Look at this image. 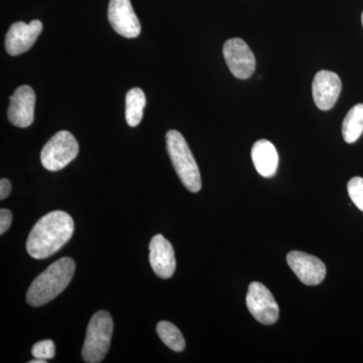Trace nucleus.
I'll use <instances>...</instances> for the list:
<instances>
[{
    "label": "nucleus",
    "instance_id": "obj_10",
    "mask_svg": "<svg viewBox=\"0 0 363 363\" xmlns=\"http://www.w3.org/2000/svg\"><path fill=\"white\" fill-rule=\"evenodd\" d=\"M35 91L30 86H21L11 96V104L7 111L9 121L18 128H28L35 119Z\"/></svg>",
    "mask_w": 363,
    "mask_h": 363
},
{
    "label": "nucleus",
    "instance_id": "obj_23",
    "mask_svg": "<svg viewBox=\"0 0 363 363\" xmlns=\"http://www.w3.org/2000/svg\"><path fill=\"white\" fill-rule=\"evenodd\" d=\"M362 26H363V13H362Z\"/></svg>",
    "mask_w": 363,
    "mask_h": 363
},
{
    "label": "nucleus",
    "instance_id": "obj_21",
    "mask_svg": "<svg viewBox=\"0 0 363 363\" xmlns=\"http://www.w3.org/2000/svg\"><path fill=\"white\" fill-rule=\"evenodd\" d=\"M11 192V184L7 179L0 181V200L6 199Z\"/></svg>",
    "mask_w": 363,
    "mask_h": 363
},
{
    "label": "nucleus",
    "instance_id": "obj_18",
    "mask_svg": "<svg viewBox=\"0 0 363 363\" xmlns=\"http://www.w3.org/2000/svg\"><path fill=\"white\" fill-rule=\"evenodd\" d=\"M348 195H350L351 201L363 212V178L362 177H354L348 182L347 185Z\"/></svg>",
    "mask_w": 363,
    "mask_h": 363
},
{
    "label": "nucleus",
    "instance_id": "obj_6",
    "mask_svg": "<svg viewBox=\"0 0 363 363\" xmlns=\"http://www.w3.org/2000/svg\"><path fill=\"white\" fill-rule=\"evenodd\" d=\"M247 306L259 323L272 325L278 321L279 309L278 303L269 289L259 281H253L248 288Z\"/></svg>",
    "mask_w": 363,
    "mask_h": 363
},
{
    "label": "nucleus",
    "instance_id": "obj_16",
    "mask_svg": "<svg viewBox=\"0 0 363 363\" xmlns=\"http://www.w3.org/2000/svg\"><path fill=\"white\" fill-rule=\"evenodd\" d=\"M363 133V104H357L350 109L342 123V135L347 143L357 142Z\"/></svg>",
    "mask_w": 363,
    "mask_h": 363
},
{
    "label": "nucleus",
    "instance_id": "obj_20",
    "mask_svg": "<svg viewBox=\"0 0 363 363\" xmlns=\"http://www.w3.org/2000/svg\"><path fill=\"white\" fill-rule=\"evenodd\" d=\"M13 222V214L9 209L0 210V234L6 233Z\"/></svg>",
    "mask_w": 363,
    "mask_h": 363
},
{
    "label": "nucleus",
    "instance_id": "obj_22",
    "mask_svg": "<svg viewBox=\"0 0 363 363\" xmlns=\"http://www.w3.org/2000/svg\"><path fill=\"white\" fill-rule=\"evenodd\" d=\"M47 360L45 359H39V358H35V360H30V363H45Z\"/></svg>",
    "mask_w": 363,
    "mask_h": 363
},
{
    "label": "nucleus",
    "instance_id": "obj_14",
    "mask_svg": "<svg viewBox=\"0 0 363 363\" xmlns=\"http://www.w3.org/2000/svg\"><path fill=\"white\" fill-rule=\"evenodd\" d=\"M252 159L257 173L264 178L276 175L279 167V155L276 147L267 140H259L253 145Z\"/></svg>",
    "mask_w": 363,
    "mask_h": 363
},
{
    "label": "nucleus",
    "instance_id": "obj_8",
    "mask_svg": "<svg viewBox=\"0 0 363 363\" xmlns=\"http://www.w3.org/2000/svg\"><path fill=\"white\" fill-rule=\"evenodd\" d=\"M289 267L296 276L307 286H317L324 281L326 267L322 260L308 253L294 250L286 255Z\"/></svg>",
    "mask_w": 363,
    "mask_h": 363
},
{
    "label": "nucleus",
    "instance_id": "obj_5",
    "mask_svg": "<svg viewBox=\"0 0 363 363\" xmlns=\"http://www.w3.org/2000/svg\"><path fill=\"white\" fill-rule=\"evenodd\" d=\"M79 154V145L75 136L67 130L58 131L45 143L40 152L43 167L50 172L65 168Z\"/></svg>",
    "mask_w": 363,
    "mask_h": 363
},
{
    "label": "nucleus",
    "instance_id": "obj_12",
    "mask_svg": "<svg viewBox=\"0 0 363 363\" xmlns=\"http://www.w3.org/2000/svg\"><path fill=\"white\" fill-rule=\"evenodd\" d=\"M342 83L337 74L322 70L318 72L313 81L312 91L315 104L320 111H330L337 102Z\"/></svg>",
    "mask_w": 363,
    "mask_h": 363
},
{
    "label": "nucleus",
    "instance_id": "obj_4",
    "mask_svg": "<svg viewBox=\"0 0 363 363\" xmlns=\"http://www.w3.org/2000/svg\"><path fill=\"white\" fill-rule=\"evenodd\" d=\"M113 321L109 313L98 311L88 324L82 357L85 362L99 363L104 359L111 347Z\"/></svg>",
    "mask_w": 363,
    "mask_h": 363
},
{
    "label": "nucleus",
    "instance_id": "obj_3",
    "mask_svg": "<svg viewBox=\"0 0 363 363\" xmlns=\"http://www.w3.org/2000/svg\"><path fill=\"white\" fill-rule=\"evenodd\" d=\"M167 150L177 174L183 185L192 193L201 190L199 168L184 136L178 130H169L166 135Z\"/></svg>",
    "mask_w": 363,
    "mask_h": 363
},
{
    "label": "nucleus",
    "instance_id": "obj_1",
    "mask_svg": "<svg viewBox=\"0 0 363 363\" xmlns=\"http://www.w3.org/2000/svg\"><path fill=\"white\" fill-rule=\"evenodd\" d=\"M74 233L73 218L64 211L50 212L33 227L26 250L35 259H44L58 252Z\"/></svg>",
    "mask_w": 363,
    "mask_h": 363
},
{
    "label": "nucleus",
    "instance_id": "obj_9",
    "mask_svg": "<svg viewBox=\"0 0 363 363\" xmlns=\"http://www.w3.org/2000/svg\"><path fill=\"white\" fill-rule=\"evenodd\" d=\"M108 21L118 35L128 39L138 38L142 32V26L133 11L130 0H111Z\"/></svg>",
    "mask_w": 363,
    "mask_h": 363
},
{
    "label": "nucleus",
    "instance_id": "obj_15",
    "mask_svg": "<svg viewBox=\"0 0 363 363\" xmlns=\"http://www.w3.org/2000/svg\"><path fill=\"white\" fill-rule=\"evenodd\" d=\"M145 104L147 99L140 88H133L128 91L125 98V118L126 123L131 128H135L143 121Z\"/></svg>",
    "mask_w": 363,
    "mask_h": 363
},
{
    "label": "nucleus",
    "instance_id": "obj_11",
    "mask_svg": "<svg viewBox=\"0 0 363 363\" xmlns=\"http://www.w3.org/2000/svg\"><path fill=\"white\" fill-rule=\"evenodd\" d=\"M43 30L42 21L35 20L30 23L18 21L9 28L6 37V49L11 56H18L28 52L35 44Z\"/></svg>",
    "mask_w": 363,
    "mask_h": 363
},
{
    "label": "nucleus",
    "instance_id": "obj_2",
    "mask_svg": "<svg viewBox=\"0 0 363 363\" xmlns=\"http://www.w3.org/2000/svg\"><path fill=\"white\" fill-rule=\"evenodd\" d=\"M75 269V262L70 257H63L52 262L35 279L28 289L26 294L28 305L40 307L58 297L70 284Z\"/></svg>",
    "mask_w": 363,
    "mask_h": 363
},
{
    "label": "nucleus",
    "instance_id": "obj_19",
    "mask_svg": "<svg viewBox=\"0 0 363 363\" xmlns=\"http://www.w3.org/2000/svg\"><path fill=\"white\" fill-rule=\"evenodd\" d=\"M32 354L33 357L39 359H52L56 354L54 341L48 339L35 343L32 348Z\"/></svg>",
    "mask_w": 363,
    "mask_h": 363
},
{
    "label": "nucleus",
    "instance_id": "obj_13",
    "mask_svg": "<svg viewBox=\"0 0 363 363\" xmlns=\"http://www.w3.org/2000/svg\"><path fill=\"white\" fill-rule=\"evenodd\" d=\"M150 262L152 271L161 279H169L176 271V257L171 242L157 234L150 243Z\"/></svg>",
    "mask_w": 363,
    "mask_h": 363
},
{
    "label": "nucleus",
    "instance_id": "obj_17",
    "mask_svg": "<svg viewBox=\"0 0 363 363\" xmlns=\"http://www.w3.org/2000/svg\"><path fill=\"white\" fill-rule=\"evenodd\" d=\"M157 332L162 342L166 344L169 350L176 352H181L185 350V339L175 325L168 321H161L157 325Z\"/></svg>",
    "mask_w": 363,
    "mask_h": 363
},
{
    "label": "nucleus",
    "instance_id": "obj_7",
    "mask_svg": "<svg viewBox=\"0 0 363 363\" xmlns=\"http://www.w3.org/2000/svg\"><path fill=\"white\" fill-rule=\"evenodd\" d=\"M223 56L227 66L234 77L245 80L252 77L255 71V57L245 40L234 38L226 40Z\"/></svg>",
    "mask_w": 363,
    "mask_h": 363
}]
</instances>
